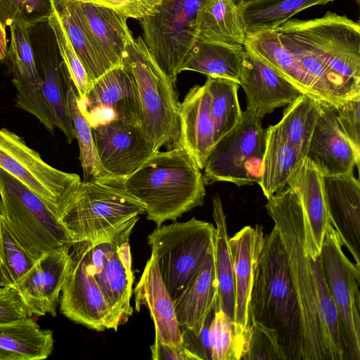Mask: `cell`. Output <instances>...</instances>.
Here are the masks:
<instances>
[{"mask_svg":"<svg viewBox=\"0 0 360 360\" xmlns=\"http://www.w3.org/2000/svg\"><path fill=\"white\" fill-rule=\"evenodd\" d=\"M179 111L181 145L202 170L215 143L210 96L205 84L189 89Z\"/></svg>","mask_w":360,"mask_h":360,"instance_id":"d4e9b609","label":"cell"},{"mask_svg":"<svg viewBox=\"0 0 360 360\" xmlns=\"http://www.w3.org/2000/svg\"><path fill=\"white\" fill-rule=\"evenodd\" d=\"M319 58L352 98L360 94V25L328 11L308 20L283 23Z\"/></svg>","mask_w":360,"mask_h":360,"instance_id":"8992f818","label":"cell"},{"mask_svg":"<svg viewBox=\"0 0 360 360\" xmlns=\"http://www.w3.org/2000/svg\"><path fill=\"white\" fill-rule=\"evenodd\" d=\"M73 1L107 70L122 66L125 48L134 37L128 18L105 6Z\"/></svg>","mask_w":360,"mask_h":360,"instance_id":"4316f807","label":"cell"},{"mask_svg":"<svg viewBox=\"0 0 360 360\" xmlns=\"http://www.w3.org/2000/svg\"><path fill=\"white\" fill-rule=\"evenodd\" d=\"M212 217L216 224L213 252L218 287L217 306L233 323L235 290L232 257L229 243L226 214L219 195H216L212 199Z\"/></svg>","mask_w":360,"mask_h":360,"instance_id":"d6a6232c","label":"cell"},{"mask_svg":"<svg viewBox=\"0 0 360 360\" xmlns=\"http://www.w3.org/2000/svg\"><path fill=\"white\" fill-rule=\"evenodd\" d=\"M215 227L195 217L161 225L148 236L151 257L174 300L198 272L213 245Z\"/></svg>","mask_w":360,"mask_h":360,"instance_id":"ba28073f","label":"cell"},{"mask_svg":"<svg viewBox=\"0 0 360 360\" xmlns=\"http://www.w3.org/2000/svg\"><path fill=\"white\" fill-rule=\"evenodd\" d=\"M61 70L69 112L79 147V160L84 173V181L110 175L104 171L100 163L90 123L82 109L77 89L63 60Z\"/></svg>","mask_w":360,"mask_h":360,"instance_id":"8d00e7d4","label":"cell"},{"mask_svg":"<svg viewBox=\"0 0 360 360\" xmlns=\"http://www.w3.org/2000/svg\"><path fill=\"white\" fill-rule=\"evenodd\" d=\"M150 352L153 360H194L183 345H170L155 340L150 345Z\"/></svg>","mask_w":360,"mask_h":360,"instance_id":"c3c4849f","label":"cell"},{"mask_svg":"<svg viewBox=\"0 0 360 360\" xmlns=\"http://www.w3.org/2000/svg\"><path fill=\"white\" fill-rule=\"evenodd\" d=\"M48 21L54 32L61 58L75 86L79 98L82 101L91 86L86 72L53 10Z\"/></svg>","mask_w":360,"mask_h":360,"instance_id":"b9f144b4","label":"cell"},{"mask_svg":"<svg viewBox=\"0 0 360 360\" xmlns=\"http://www.w3.org/2000/svg\"><path fill=\"white\" fill-rule=\"evenodd\" d=\"M52 12L51 0H0V22L5 28L15 21L34 25L47 20Z\"/></svg>","mask_w":360,"mask_h":360,"instance_id":"7bdbcfd3","label":"cell"},{"mask_svg":"<svg viewBox=\"0 0 360 360\" xmlns=\"http://www.w3.org/2000/svg\"><path fill=\"white\" fill-rule=\"evenodd\" d=\"M297 193L302 212L304 250L311 258L320 256L330 224L325 200L322 174L306 157L288 181Z\"/></svg>","mask_w":360,"mask_h":360,"instance_id":"603a6c76","label":"cell"},{"mask_svg":"<svg viewBox=\"0 0 360 360\" xmlns=\"http://www.w3.org/2000/svg\"><path fill=\"white\" fill-rule=\"evenodd\" d=\"M11 41L7 51L12 82L16 89V106L35 116L51 133L56 127L42 91V80L32 48L29 25L15 21L10 26Z\"/></svg>","mask_w":360,"mask_h":360,"instance_id":"2e32d148","label":"cell"},{"mask_svg":"<svg viewBox=\"0 0 360 360\" xmlns=\"http://www.w3.org/2000/svg\"><path fill=\"white\" fill-rule=\"evenodd\" d=\"M245 46L196 40L186 55L180 72H198L207 77L229 79L240 84Z\"/></svg>","mask_w":360,"mask_h":360,"instance_id":"f546056e","label":"cell"},{"mask_svg":"<svg viewBox=\"0 0 360 360\" xmlns=\"http://www.w3.org/2000/svg\"><path fill=\"white\" fill-rule=\"evenodd\" d=\"M250 320L276 330L288 360H301L298 302L287 254L274 226L264 236L251 296Z\"/></svg>","mask_w":360,"mask_h":360,"instance_id":"3957f363","label":"cell"},{"mask_svg":"<svg viewBox=\"0 0 360 360\" xmlns=\"http://www.w3.org/2000/svg\"><path fill=\"white\" fill-rule=\"evenodd\" d=\"M91 129L100 163L108 174L126 177L155 153L141 122L113 117L93 124Z\"/></svg>","mask_w":360,"mask_h":360,"instance_id":"5bb4252c","label":"cell"},{"mask_svg":"<svg viewBox=\"0 0 360 360\" xmlns=\"http://www.w3.org/2000/svg\"><path fill=\"white\" fill-rule=\"evenodd\" d=\"M124 178L106 175L81 182L58 215L73 243L107 237L146 213L144 205L125 190Z\"/></svg>","mask_w":360,"mask_h":360,"instance_id":"277c9868","label":"cell"},{"mask_svg":"<svg viewBox=\"0 0 360 360\" xmlns=\"http://www.w3.org/2000/svg\"><path fill=\"white\" fill-rule=\"evenodd\" d=\"M238 2H240V1H249V0H236Z\"/></svg>","mask_w":360,"mask_h":360,"instance_id":"f907efd6","label":"cell"},{"mask_svg":"<svg viewBox=\"0 0 360 360\" xmlns=\"http://www.w3.org/2000/svg\"><path fill=\"white\" fill-rule=\"evenodd\" d=\"M286 106L282 119L270 127L305 158L320 113L321 101L302 94Z\"/></svg>","mask_w":360,"mask_h":360,"instance_id":"d590c367","label":"cell"},{"mask_svg":"<svg viewBox=\"0 0 360 360\" xmlns=\"http://www.w3.org/2000/svg\"><path fill=\"white\" fill-rule=\"evenodd\" d=\"M125 190L143 204L157 227L202 206L206 195L201 170L181 145L156 151L124 178Z\"/></svg>","mask_w":360,"mask_h":360,"instance_id":"7a4b0ae2","label":"cell"},{"mask_svg":"<svg viewBox=\"0 0 360 360\" xmlns=\"http://www.w3.org/2000/svg\"><path fill=\"white\" fill-rule=\"evenodd\" d=\"M53 332L31 317L0 324V360H41L53 349Z\"/></svg>","mask_w":360,"mask_h":360,"instance_id":"f1b7e54d","label":"cell"},{"mask_svg":"<svg viewBox=\"0 0 360 360\" xmlns=\"http://www.w3.org/2000/svg\"><path fill=\"white\" fill-rule=\"evenodd\" d=\"M335 109L340 129L360 160V94L335 106Z\"/></svg>","mask_w":360,"mask_h":360,"instance_id":"ee69618b","label":"cell"},{"mask_svg":"<svg viewBox=\"0 0 360 360\" xmlns=\"http://www.w3.org/2000/svg\"><path fill=\"white\" fill-rule=\"evenodd\" d=\"M330 224L355 263L360 266V183L353 172L322 174Z\"/></svg>","mask_w":360,"mask_h":360,"instance_id":"7402d4cb","label":"cell"},{"mask_svg":"<svg viewBox=\"0 0 360 360\" xmlns=\"http://www.w3.org/2000/svg\"><path fill=\"white\" fill-rule=\"evenodd\" d=\"M70 246L65 245L41 255L16 283L14 288L30 316L47 314L56 316L59 296L69 271Z\"/></svg>","mask_w":360,"mask_h":360,"instance_id":"d6986e66","label":"cell"},{"mask_svg":"<svg viewBox=\"0 0 360 360\" xmlns=\"http://www.w3.org/2000/svg\"><path fill=\"white\" fill-rule=\"evenodd\" d=\"M334 0H249L238 2L245 37L258 32L275 30L296 13Z\"/></svg>","mask_w":360,"mask_h":360,"instance_id":"e575fe53","label":"cell"},{"mask_svg":"<svg viewBox=\"0 0 360 360\" xmlns=\"http://www.w3.org/2000/svg\"><path fill=\"white\" fill-rule=\"evenodd\" d=\"M215 307L209 314L199 335L185 328H181L182 345L193 356L194 360H211L210 326L214 314Z\"/></svg>","mask_w":360,"mask_h":360,"instance_id":"bcb514c9","label":"cell"},{"mask_svg":"<svg viewBox=\"0 0 360 360\" xmlns=\"http://www.w3.org/2000/svg\"><path fill=\"white\" fill-rule=\"evenodd\" d=\"M7 51L6 28L0 22V60H4L6 58Z\"/></svg>","mask_w":360,"mask_h":360,"instance_id":"681fc988","label":"cell"},{"mask_svg":"<svg viewBox=\"0 0 360 360\" xmlns=\"http://www.w3.org/2000/svg\"><path fill=\"white\" fill-rule=\"evenodd\" d=\"M266 210L285 248L300 319L301 360H344L346 349L338 310L325 280L321 255L304 250L302 212L287 186L267 199Z\"/></svg>","mask_w":360,"mask_h":360,"instance_id":"6da1fadb","label":"cell"},{"mask_svg":"<svg viewBox=\"0 0 360 360\" xmlns=\"http://www.w3.org/2000/svg\"><path fill=\"white\" fill-rule=\"evenodd\" d=\"M322 174H340L359 168V161L340 129L335 106L321 101L320 113L305 156Z\"/></svg>","mask_w":360,"mask_h":360,"instance_id":"cb8c5ba5","label":"cell"},{"mask_svg":"<svg viewBox=\"0 0 360 360\" xmlns=\"http://www.w3.org/2000/svg\"><path fill=\"white\" fill-rule=\"evenodd\" d=\"M264 236L263 227L257 224L244 226L229 239L235 290L233 325L243 352L251 325V296Z\"/></svg>","mask_w":360,"mask_h":360,"instance_id":"ac0fdd59","label":"cell"},{"mask_svg":"<svg viewBox=\"0 0 360 360\" xmlns=\"http://www.w3.org/2000/svg\"><path fill=\"white\" fill-rule=\"evenodd\" d=\"M217 298L212 245L198 272L173 300L180 328L199 335L207 316L217 304Z\"/></svg>","mask_w":360,"mask_h":360,"instance_id":"83f0119b","label":"cell"},{"mask_svg":"<svg viewBox=\"0 0 360 360\" xmlns=\"http://www.w3.org/2000/svg\"><path fill=\"white\" fill-rule=\"evenodd\" d=\"M79 101L90 125L113 117L142 124L137 88L131 75L123 66L112 68L95 80Z\"/></svg>","mask_w":360,"mask_h":360,"instance_id":"ffe728a7","label":"cell"},{"mask_svg":"<svg viewBox=\"0 0 360 360\" xmlns=\"http://www.w3.org/2000/svg\"><path fill=\"white\" fill-rule=\"evenodd\" d=\"M0 167L37 194L57 217L82 182L78 174L49 165L22 137L5 128H0Z\"/></svg>","mask_w":360,"mask_h":360,"instance_id":"7c38bea8","label":"cell"},{"mask_svg":"<svg viewBox=\"0 0 360 360\" xmlns=\"http://www.w3.org/2000/svg\"><path fill=\"white\" fill-rule=\"evenodd\" d=\"M243 64L241 86L247 98V110L263 118L275 108L286 106L302 93L267 64L247 45Z\"/></svg>","mask_w":360,"mask_h":360,"instance_id":"44dd1931","label":"cell"},{"mask_svg":"<svg viewBox=\"0 0 360 360\" xmlns=\"http://www.w3.org/2000/svg\"><path fill=\"white\" fill-rule=\"evenodd\" d=\"M0 215L35 259L72 239L58 217L33 191L0 167Z\"/></svg>","mask_w":360,"mask_h":360,"instance_id":"52a82bcc","label":"cell"},{"mask_svg":"<svg viewBox=\"0 0 360 360\" xmlns=\"http://www.w3.org/2000/svg\"><path fill=\"white\" fill-rule=\"evenodd\" d=\"M342 246L330 224L321 250L324 277L339 312L347 359L360 360V266L346 256Z\"/></svg>","mask_w":360,"mask_h":360,"instance_id":"4fadbf2b","label":"cell"},{"mask_svg":"<svg viewBox=\"0 0 360 360\" xmlns=\"http://www.w3.org/2000/svg\"><path fill=\"white\" fill-rule=\"evenodd\" d=\"M207 0H162L158 11L139 20L152 57L173 84L196 41L198 16Z\"/></svg>","mask_w":360,"mask_h":360,"instance_id":"30bf717a","label":"cell"},{"mask_svg":"<svg viewBox=\"0 0 360 360\" xmlns=\"http://www.w3.org/2000/svg\"><path fill=\"white\" fill-rule=\"evenodd\" d=\"M241 359L288 360V356L277 330L252 321Z\"/></svg>","mask_w":360,"mask_h":360,"instance_id":"60d3db41","label":"cell"},{"mask_svg":"<svg viewBox=\"0 0 360 360\" xmlns=\"http://www.w3.org/2000/svg\"><path fill=\"white\" fill-rule=\"evenodd\" d=\"M35 261L18 243L0 215V286L14 288Z\"/></svg>","mask_w":360,"mask_h":360,"instance_id":"f35d334b","label":"cell"},{"mask_svg":"<svg viewBox=\"0 0 360 360\" xmlns=\"http://www.w3.org/2000/svg\"><path fill=\"white\" fill-rule=\"evenodd\" d=\"M196 40L244 45L245 32L236 0H207L198 16Z\"/></svg>","mask_w":360,"mask_h":360,"instance_id":"4dcf8cb0","label":"cell"},{"mask_svg":"<svg viewBox=\"0 0 360 360\" xmlns=\"http://www.w3.org/2000/svg\"><path fill=\"white\" fill-rule=\"evenodd\" d=\"M109 8L117 13L138 20L155 14L162 0H76Z\"/></svg>","mask_w":360,"mask_h":360,"instance_id":"f6af8a7d","label":"cell"},{"mask_svg":"<svg viewBox=\"0 0 360 360\" xmlns=\"http://www.w3.org/2000/svg\"><path fill=\"white\" fill-rule=\"evenodd\" d=\"M262 120L243 111L240 123L214 143L203 168L205 184L227 181L241 186L259 181L267 133Z\"/></svg>","mask_w":360,"mask_h":360,"instance_id":"8fae6325","label":"cell"},{"mask_svg":"<svg viewBox=\"0 0 360 360\" xmlns=\"http://www.w3.org/2000/svg\"><path fill=\"white\" fill-rule=\"evenodd\" d=\"M122 66L135 82L142 113V128L153 152L181 146L179 102L175 84L159 68L142 37L131 38Z\"/></svg>","mask_w":360,"mask_h":360,"instance_id":"5b68a950","label":"cell"},{"mask_svg":"<svg viewBox=\"0 0 360 360\" xmlns=\"http://www.w3.org/2000/svg\"><path fill=\"white\" fill-rule=\"evenodd\" d=\"M211 360H240V347L231 319L217 304L210 326Z\"/></svg>","mask_w":360,"mask_h":360,"instance_id":"ab89813d","label":"cell"},{"mask_svg":"<svg viewBox=\"0 0 360 360\" xmlns=\"http://www.w3.org/2000/svg\"><path fill=\"white\" fill-rule=\"evenodd\" d=\"M245 44L302 94L317 98L312 81L283 46L276 30H263L247 36Z\"/></svg>","mask_w":360,"mask_h":360,"instance_id":"836d02e7","label":"cell"},{"mask_svg":"<svg viewBox=\"0 0 360 360\" xmlns=\"http://www.w3.org/2000/svg\"><path fill=\"white\" fill-rule=\"evenodd\" d=\"M29 37L39 75L42 91L56 127L63 133L68 143L75 139L69 112L62 58L54 32L48 20L28 27Z\"/></svg>","mask_w":360,"mask_h":360,"instance_id":"e0dca14e","label":"cell"},{"mask_svg":"<svg viewBox=\"0 0 360 360\" xmlns=\"http://www.w3.org/2000/svg\"><path fill=\"white\" fill-rule=\"evenodd\" d=\"M31 317L15 288H0V324Z\"/></svg>","mask_w":360,"mask_h":360,"instance_id":"7dc6e473","label":"cell"},{"mask_svg":"<svg viewBox=\"0 0 360 360\" xmlns=\"http://www.w3.org/2000/svg\"><path fill=\"white\" fill-rule=\"evenodd\" d=\"M138 221L96 241L77 243L110 307L115 330L133 314L134 274L129 240Z\"/></svg>","mask_w":360,"mask_h":360,"instance_id":"9c48e42d","label":"cell"},{"mask_svg":"<svg viewBox=\"0 0 360 360\" xmlns=\"http://www.w3.org/2000/svg\"><path fill=\"white\" fill-rule=\"evenodd\" d=\"M205 84L210 96L216 143L242 120L243 111L238 98L240 85L235 81L217 77H207Z\"/></svg>","mask_w":360,"mask_h":360,"instance_id":"74e56055","label":"cell"},{"mask_svg":"<svg viewBox=\"0 0 360 360\" xmlns=\"http://www.w3.org/2000/svg\"><path fill=\"white\" fill-rule=\"evenodd\" d=\"M304 157L283 137L267 127L266 148L259 181L268 199L288 186V181Z\"/></svg>","mask_w":360,"mask_h":360,"instance_id":"1f68e13d","label":"cell"},{"mask_svg":"<svg viewBox=\"0 0 360 360\" xmlns=\"http://www.w3.org/2000/svg\"><path fill=\"white\" fill-rule=\"evenodd\" d=\"M133 292L135 310L139 311L142 307H145L150 311L155 326V340L182 345L181 330L176 317L173 300L153 257L148 259Z\"/></svg>","mask_w":360,"mask_h":360,"instance_id":"484cf974","label":"cell"},{"mask_svg":"<svg viewBox=\"0 0 360 360\" xmlns=\"http://www.w3.org/2000/svg\"><path fill=\"white\" fill-rule=\"evenodd\" d=\"M60 298V311L70 320L96 331L112 329L111 311L77 243Z\"/></svg>","mask_w":360,"mask_h":360,"instance_id":"9a60e30c","label":"cell"}]
</instances>
